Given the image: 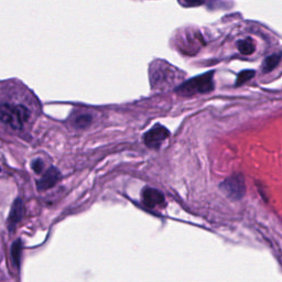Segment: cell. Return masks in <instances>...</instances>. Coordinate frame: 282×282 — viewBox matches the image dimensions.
Returning <instances> with one entry per match:
<instances>
[{
    "label": "cell",
    "mask_w": 282,
    "mask_h": 282,
    "mask_svg": "<svg viewBox=\"0 0 282 282\" xmlns=\"http://www.w3.org/2000/svg\"><path fill=\"white\" fill-rule=\"evenodd\" d=\"M36 102L32 97H9L0 102V123L15 133L27 131L35 119Z\"/></svg>",
    "instance_id": "obj_1"
},
{
    "label": "cell",
    "mask_w": 282,
    "mask_h": 282,
    "mask_svg": "<svg viewBox=\"0 0 282 282\" xmlns=\"http://www.w3.org/2000/svg\"><path fill=\"white\" fill-rule=\"evenodd\" d=\"M214 72L211 71L209 73H205L199 76L194 77L190 80H186L185 83L181 85L177 92L181 95L184 96H191L194 94H204L210 93L214 90Z\"/></svg>",
    "instance_id": "obj_2"
},
{
    "label": "cell",
    "mask_w": 282,
    "mask_h": 282,
    "mask_svg": "<svg viewBox=\"0 0 282 282\" xmlns=\"http://www.w3.org/2000/svg\"><path fill=\"white\" fill-rule=\"evenodd\" d=\"M221 190L231 199H240L246 192L245 179L241 174L231 175L222 182Z\"/></svg>",
    "instance_id": "obj_3"
},
{
    "label": "cell",
    "mask_w": 282,
    "mask_h": 282,
    "mask_svg": "<svg viewBox=\"0 0 282 282\" xmlns=\"http://www.w3.org/2000/svg\"><path fill=\"white\" fill-rule=\"evenodd\" d=\"M169 136H170L169 130L162 125L158 124L147 131L146 135L143 136V141H145L147 147L151 149H158Z\"/></svg>",
    "instance_id": "obj_4"
},
{
    "label": "cell",
    "mask_w": 282,
    "mask_h": 282,
    "mask_svg": "<svg viewBox=\"0 0 282 282\" xmlns=\"http://www.w3.org/2000/svg\"><path fill=\"white\" fill-rule=\"evenodd\" d=\"M142 202L147 208L149 209H154L159 208V206H164L166 203V198L160 191L151 189V187H147L142 191Z\"/></svg>",
    "instance_id": "obj_5"
},
{
    "label": "cell",
    "mask_w": 282,
    "mask_h": 282,
    "mask_svg": "<svg viewBox=\"0 0 282 282\" xmlns=\"http://www.w3.org/2000/svg\"><path fill=\"white\" fill-rule=\"evenodd\" d=\"M59 180L60 172L55 168H50L45 175L37 181V187H39V190H49L58 183Z\"/></svg>",
    "instance_id": "obj_6"
},
{
    "label": "cell",
    "mask_w": 282,
    "mask_h": 282,
    "mask_svg": "<svg viewBox=\"0 0 282 282\" xmlns=\"http://www.w3.org/2000/svg\"><path fill=\"white\" fill-rule=\"evenodd\" d=\"M93 122V117L89 112H79L77 115H74L72 119V125L77 129H84L89 127Z\"/></svg>",
    "instance_id": "obj_7"
},
{
    "label": "cell",
    "mask_w": 282,
    "mask_h": 282,
    "mask_svg": "<svg viewBox=\"0 0 282 282\" xmlns=\"http://www.w3.org/2000/svg\"><path fill=\"white\" fill-rule=\"evenodd\" d=\"M23 215V205L20 199H17L14 206L11 209V214H10V218L9 222L11 224H17L18 222H20V219Z\"/></svg>",
    "instance_id": "obj_8"
},
{
    "label": "cell",
    "mask_w": 282,
    "mask_h": 282,
    "mask_svg": "<svg viewBox=\"0 0 282 282\" xmlns=\"http://www.w3.org/2000/svg\"><path fill=\"white\" fill-rule=\"evenodd\" d=\"M237 49L241 54L244 55H250L255 52L256 47L255 43L252 39H245V40H240L237 42Z\"/></svg>",
    "instance_id": "obj_9"
},
{
    "label": "cell",
    "mask_w": 282,
    "mask_h": 282,
    "mask_svg": "<svg viewBox=\"0 0 282 282\" xmlns=\"http://www.w3.org/2000/svg\"><path fill=\"white\" fill-rule=\"evenodd\" d=\"M281 58H282V53H275V54L268 56L264 62V65H262V70H264L265 73L271 72L273 68L279 64Z\"/></svg>",
    "instance_id": "obj_10"
},
{
    "label": "cell",
    "mask_w": 282,
    "mask_h": 282,
    "mask_svg": "<svg viewBox=\"0 0 282 282\" xmlns=\"http://www.w3.org/2000/svg\"><path fill=\"white\" fill-rule=\"evenodd\" d=\"M255 76V71L253 70H246V71H243L241 73L238 74V77H237V82L236 85L239 86L247 83L249 79H252Z\"/></svg>",
    "instance_id": "obj_11"
},
{
    "label": "cell",
    "mask_w": 282,
    "mask_h": 282,
    "mask_svg": "<svg viewBox=\"0 0 282 282\" xmlns=\"http://www.w3.org/2000/svg\"><path fill=\"white\" fill-rule=\"evenodd\" d=\"M20 250H21V241L18 240L14 244L11 249V255H12V259L15 260L16 265L19 266V262H20Z\"/></svg>",
    "instance_id": "obj_12"
},
{
    "label": "cell",
    "mask_w": 282,
    "mask_h": 282,
    "mask_svg": "<svg viewBox=\"0 0 282 282\" xmlns=\"http://www.w3.org/2000/svg\"><path fill=\"white\" fill-rule=\"evenodd\" d=\"M43 161L40 160V159H36L35 161H33V164H32V169H33V171L35 173H40L42 171V169H43Z\"/></svg>",
    "instance_id": "obj_13"
},
{
    "label": "cell",
    "mask_w": 282,
    "mask_h": 282,
    "mask_svg": "<svg viewBox=\"0 0 282 282\" xmlns=\"http://www.w3.org/2000/svg\"><path fill=\"white\" fill-rule=\"evenodd\" d=\"M185 2L189 4V5L195 6V5H200V4H202L203 0H185Z\"/></svg>",
    "instance_id": "obj_14"
}]
</instances>
